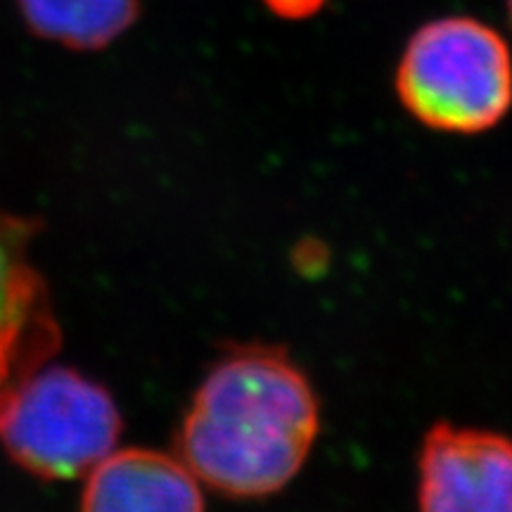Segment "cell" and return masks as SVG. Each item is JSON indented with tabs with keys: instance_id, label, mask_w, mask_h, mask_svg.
Returning a JSON list of instances; mask_svg holds the SVG:
<instances>
[{
	"instance_id": "obj_5",
	"label": "cell",
	"mask_w": 512,
	"mask_h": 512,
	"mask_svg": "<svg viewBox=\"0 0 512 512\" xmlns=\"http://www.w3.org/2000/svg\"><path fill=\"white\" fill-rule=\"evenodd\" d=\"M420 512H512V439L437 422L418 458Z\"/></svg>"
},
{
	"instance_id": "obj_9",
	"label": "cell",
	"mask_w": 512,
	"mask_h": 512,
	"mask_svg": "<svg viewBox=\"0 0 512 512\" xmlns=\"http://www.w3.org/2000/svg\"><path fill=\"white\" fill-rule=\"evenodd\" d=\"M508 12H510V22H512V0H508Z\"/></svg>"
},
{
	"instance_id": "obj_4",
	"label": "cell",
	"mask_w": 512,
	"mask_h": 512,
	"mask_svg": "<svg viewBox=\"0 0 512 512\" xmlns=\"http://www.w3.org/2000/svg\"><path fill=\"white\" fill-rule=\"evenodd\" d=\"M34 226L0 214V422L24 382L60 349V325L31 259Z\"/></svg>"
},
{
	"instance_id": "obj_3",
	"label": "cell",
	"mask_w": 512,
	"mask_h": 512,
	"mask_svg": "<svg viewBox=\"0 0 512 512\" xmlns=\"http://www.w3.org/2000/svg\"><path fill=\"white\" fill-rule=\"evenodd\" d=\"M121 413L112 394L79 370L38 368L0 422V441L19 467L43 479L86 477L117 448Z\"/></svg>"
},
{
	"instance_id": "obj_6",
	"label": "cell",
	"mask_w": 512,
	"mask_h": 512,
	"mask_svg": "<svg viewBox=\"0 0 512 512\" xmlns=\"http://www.w3.org/2000/svg\"><path fill=\"white\" fill-rule=\"evenodd\" d=\"M81 512H204L202 484L171 453L114 448L86 475Z\"/></svg>"
},
{
	"instance_id": "obj_7",
	"label": "cell",
	"mask_w": 512,
	"mask_h": 512,
	"mask_svg": "<svg viewBox=\"0 0 512 512\" xmlns=\"http://www.w3.org/2000/svg\"><path fill=\"white\" fill-rule=\"evenodd\" d=\"M36 36L74 50H100L133 27L140 0H19Z\"/></svg>"
},
{
	"instance_id": "obj_2",
	"label": "cell",
	"mask_w": 512,
	"mask_h": 512,
	"mask_svg": "<svg viewBox=\"0 0 512 512\" xmlns=\"http://www.w3.org/2000/svg\"><path fill=\"white\" fill-rule=\"evenodd\" d=\"M403 110L441 133L477 136L508 117L512 55L496 29L472 17L420 27L396 69Z\"/></svg>"
},
{
	"instance_id": "obj_1",
	"label": "cell",
	"mask_w": 512,
	"mask_h": 512,
	"mask_svg": "<svg viewBox=\"0 0 512 512\" xmlns=\"http://www.w3.org/2000/svg\"><path fill=\"white\" fill-rule=\"evenodd\" d=\"M318 432V396L304 370L283 349L242 347L195 389L176 456L211 491L249 501L283 491Z\"/></svg>"
},
{
	"instance_id": "obj_8",
	"label": "cell",
	"mask_w": 512,
	"mask_h": 512,
	"mask_svg": "<svg viewBox=\"0 0 512 512\" xmlns=\"http://www.w3.org/2000/svg\"><path fill=\"white\" fill-rule=\"evenodd\" d=\"M328 0H264V5L273 15H278L280 19H309L316 15V12L323 10V5Z\"/></svg>"
}]
</instances>
